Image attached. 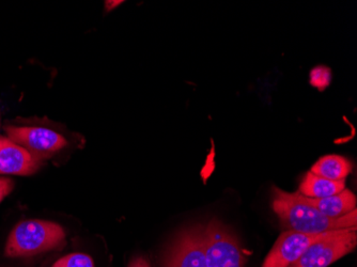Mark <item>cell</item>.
I'll list each match as a JSON object with an SVG mask.
<instances>
[{"mask_svg": "<svg viewBox=\"0 0 357 267\" xmlns=\"http://www.w3.org/2000/svg\"><path fill=\"white\" fill-rule=\"evenodd\" d=\"M14 188V182L11 178H0V204L6 197L11 194Z\"/></svg>", "mask_w": 357, "mask_h": 267, "instance_id": "cell-13", "label": "cell"}, {"mask_svg": "<svg viewBox=\"0 0 357 267\" xmlns=\"http://www.w3.org/2000/svg\"><path fill=\"white\" fill-rule=\"evenodd\" d=\"M305 199L310 206L330 218L346 216L352 211L356 210V196L346 188L342 192L326 198L312 199L305 197Z\"/></svg>", "mask_w": 357, "mask_h": 267, "instance_id": "cell-9", "label": "cell"}, {"mask_svg": "<svg viewBox=\"0 0 357 267\" xmlns=\"http://www.w3.org/2000/svg\"><path fill=\"white\" fill-rule=\"evenodd\" d=\"M123 1H105V9L106 11H110V10L114 9V8L118 7V6L121 5Z\"/></svg>", "mask_w": 357, "mask_h": 267, "instance_id": "cell-15", "label": "cell"}, {"mask_svg": "<svg viewBox=\"0 0 357 267\" xmlns=\"http://www.w3.org/2000/svg\"><path fill=\"white\" fill-rule=\"evenodd\" d=\"M352 171V164L344 156L326 155L321 158L310 172L332 181H344Z\"/></svg>", "mask_w": 357, "mask_h": 267, "instance_id": "cell-11", "label": "cell"}, {"mask_svg": "<svg viewBox=\"0 0 357 267\" xmlns=\"http://www.w3.org/2000/svg\"><path fill=\"white\" fill-rule=\"evenodd\" d=\"M344 183L346 180H328L310 171L307 172L303 178L298 192L306 198H326L342 192L346 188Z\"/></svg>", "mask_w": 357, "mask_h": 267, "instance_id": "cell-10", "label": "cell"}, {"mask_svg": "<svg viewBox=\"0 0 357 267\" xmlns=\"http://www.w3.org/2000/svg\"><path fill=\"white\" fill-rule=\"evenodd\" d=\"M357 228L337 230L328 238L308 247L298 260L289 267H328L356 248Z\"/></svg>", "mask_w": 357, "mask_h": 267, "instance_id": "cell-4", "label": "cell"}, {"mask_svg": "<svg viewBox=\"0 0 357 267\" xmlns=\"http://www.w3.org/2000/svg\"><path fill=\"white\" fill-rule=\"evenodd\" d=\"M272 208L284 231L321 234L331 231L357 228L356 210L346 216L330 218L310 206L298 192L289 194L280 188H273Z\"/></svg>", "mask_w": 357, "mask_h": 267, "instance_id": "cell-1", "label": "cell"}, {"mask_svg": "<svg viewBox=\"0 0 357 267\" xmlns=\"http://www.w3.org/2000/svg\"><path fill=\"white\" fill-rule=\"evenodd\" d=\"M334 231L321 234H305L284 231L266 256L262 267H289L301 258L314 243L330 236Z\"/></svg>", "mask_w": 357, "mask_h": 267, "instance_id": "cell-6", "label": "cell"}, {"mask_svg": "<svg viewBox=\"0 0 357 267\" xmlns=\"http://www.w3.org/2000/svg\"><path fill=\"white\" fill-rule=\"evenodd\" d=\"M66 238L63 228L46 220H24L10 233L6 256L11 258L32 257L57 248Z\"/></svg>", "mask_w": 357, "mask_h": 267, "instance_id": "cell-2", "label": "cell"}, {"mask_svg": "<svg viewBox=\"0 0 357 267\" xmlns=\"http://www.w3.org/2000/svg\"><path fill=\"white\" fill-rule=\"evenodd\" d=\"M8 138L23 146L28 152L44 160L67 146V140L59 132L37 126H5Z\"/></svg>", "mask_w": 357, "mask_h": 267, "instance_id": "cell-5", "label": "cell"}, {"mask_svg": "<svg viewBox=\"0 0 357 267\" xmlns=\"http://www.w3.org/2000/svg\"><path fill=\"white\" fill-rule=\"evenodd\" d=\"M43 160L32 155L23 146L0 136V174L30 176L36 174Z\"/></svg>", "mask_w": 357, "mask_h": 267, "instance_id": "cell-8", "label": "cell"}, {"mask_svg": "<svg viewBox=\"0 0 357 267\" xmlns=\"http://www.w3.org/2000/svg\"><path fill=\"white\" fill-rule=\"evenodd\" d=\"M128 267H150V264L147 259L138 257V258L133 259V260L131 261Z\"/></svg>", "mask_w": 357, "mask_h": 267, "instance_id": "cell-14", "label": "cell"}, {"mask_svg": "<svg viewBox=\"0 0 357 267\" xmlns=\"http://www.w3.org/2000/svg\"><path fill=\"white\" fill-rule=\"evenodd\" d=\"M53 267H94V263L88 254H71L59 259Z\"/></svg>", "mask_w": 357, "mask_h": 267, "instance_id": "cell-12", "label": "cell"}, {"mask_svg": "<svg viewBox=\"0 0 357 267\" xmlns=\"http://www.w3.org/2000/svg\"><path fill=\"white\" fill-rule=\"evenodd\" d=\"M165 267H208L202 227L188 229L176 238L166 257Z\"/></svg>", "mask_w": 357, "mask_h": 267, "instance_id": "cell-7", "label": "cell"}, {"mask_svg": "<svg viewBox=\"0 0 357 267\" xmlns=\"http://www.w3.org/2000/svg\"><path fill=\"white\" fill-rule=\"evenodd\" d=\"M204 256L208 267H245L238 238L220 220H212L202 227Z\"/></svg>", "mask_w": 357, "mask_h": 267, "instance_id": "cell-3", "label": "cell"}]
</instances>
